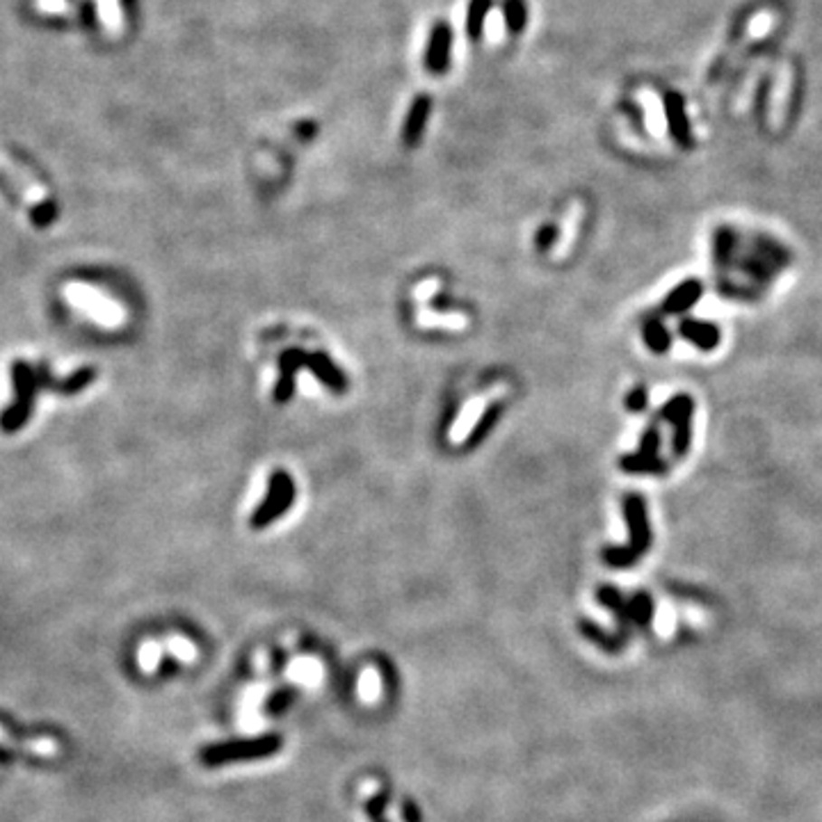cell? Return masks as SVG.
<instances>
[{"instance_id":"2e32d148","label":"cell","mask_w":822,"mask_h":822,"mask_svg":"<svg viewBox=\"0 0 822 822\" xmlns=\"http://www.w3.org/2000/svg\"><path fill=\"white\" fill-rule=\"evenodd\" d=\"M30 217H33V224L34 226L43 229V226H49L51 222H53L55 217H58V203H55V202H43L42 206H37L33 213H30Z\"/></svg>"},{"instance_id":"ba28073f","label":"cell","mask_w":822,"mask_h":822,"mask_svg":"<svg viewBox=\"0 0 822 822\" xmlns=\"http://www.w3.org/2000/svg\"><path fill=\"white\" fill-rule=\"evenodd\" d=\"M307 368H311L313 375L323 382L325 386L336 391V393H343V391H345V380H343V375L338 373V368L332 364L329 356L320 354V352H313V354L307 356Z\"/></svg>"},{"instance_id":"9c48e42d","label":"cell","mask_w":822,"mask_h":822,"mask_svg":"<svg viewBox=\"0 0 822 822\" xmlns=\"http://www.w3.org/2000/svg\"><path fill=\"white\" fill-rule=\"evenodd\" d=\"M789 91H790V69L781 67L772 85V99H770V112H772V124H781L786 112V103H789Z\"/></svg>"},{"instance_id":"6da1fadb","label":"cell","mask_w":822,"mask_h":822,"mask_svg":"<svg viewBox=\"0 0 822 822\" xmlns=\"http://www.w3.org/2000/svg\"><path fill=\"white\" fill-rule=\"evenodd\" d=\"M94 380H97V371L91 365H85V368L76 371L73 375H69L67 380H55L49 373V365L46 364L33 365L24 359L14 361L12 364L14 398H12L10 407L0 414V430L7 434L24 430L28 425L30 416H33L34 402H37V395L42 391H53V393L60 395H76L80 391H85Z\"/></svg>"},{"instance_id":"7a4b0ae2","label":"cell","mask_w":822,"mask_h":822,"mask_svg":"<svg viewBox=\"0 0 822 822\" xmlns=\"http://www.w3.org/2000/svg\"><path fill=\"white\" fill-rule=\"evenodd\" d=\"M284 741L279 736H263L256 741H238V742H224V745H213L199 754V761L208 768L215 765L233 763V761H251V759H265L272 756L281 750Z\"/></svg>"},{"instance_id":"9a60e30c","label":"cell","mask_w":822,"mask_h":822,"mask_svg":"<svg viewBox=\"0 0 822 822\" xmlns=\"http://www.w3.org/2000/svg\"><path fill=\"white\" fill-rule=\"evenodd\" d=\"M525 16H528V10H525L524 0H507L505 3V21L512 30H521L525 25Z\"/></svg>"},{"instance_id":"ac0fdd59","label":"cell","mask_w":822,"mask_h":822,"mask_svg":"<svg viewBox=\"0 0 822 822\" xmlns=\"http://www.w3.org/2000/svg\"><path fill=\"white\" fill-rule=\"evenodd\" d=\"M419 323L420 325H450L452 329H462L464 325H467V317H462V316H419Z\"/></svg>"},{"instance_id":"30bf717a","label":"cell","mask_w":822,"mask_h":822,"mask_svg":"<svg viewBox=\"0 0 822 822\" xmlns=\"http://www.w3.org/2000/svg\"><path fill=\"white\" fill-rule=\"evenodd\" d=\"M482 407H485V400H471V402H468V407L464 409V414L459 416V420H457L455 428H452V432H450L452 441L455 443L464 441V437L468 434V430H471L473 425L480 423Z\"/></svg>"},{"instance_id":"44dd1931","label":"cell","mask_w":822,"mask_h":822,"mask_svg":"<svg viewBox=\"0 0 822 822\" xmlns=\"http://www.w3.org/2000/svg\"><path fill=\"white\" fill-rule=\"evenodd\" d=\"M284 658H286V656L281 654V651L272 654V667H281V665H284Z\"/></svg>"},{"instance_id":"5bb4252c","label":"cell","mask_w":822,"mask_h":822,"mask_svg":"<svg viewBox=\"0 0 822 822\" xmlns=\"http://www.w3.org/2000/svg\"><path fill=\"white\" fill-rule=\"evenodd\" d=\"M489 7L491 0H471V7H468V33L471 34L480 33Z\"/></svg>"},{"instance_id":"52a82bcc","label":"cell","mask_w":822,"mask_h":822,"mask_svg":"<svg viewBox=\"0 0 822 822\" xmlns=\"http://www.w3.org/2000/svg\"><path fill=\"white\" fill-rule=\"evenodd\" d=\"M430 108H432V103H430L428 97H419L414 101V106L409 108L407 119H404V128H402V140L407 146H414L416 142L423 137L425 124H428V117H430Z\"/></svg>"},{"instance_id":"7c38bea8","label":"cell","mask_w":822,"mask_h":822,"mask_svg":"<svg viewBox=\"0 0 822 822\" xmlns=\"http://www.w3.org/2000/svg\"><path fill=\"white\" fill-rule=\"evenodd\" d=\"M382 693V678L375 669H368V672L361 674L359 678V694L361 699L365 702H375Z\"/></svg>"},{"instance_id":"8992f818","label":"cell","mask_w":822,"mask_h":822,"mask_svg":"<svg viewBox=\"0 0 822 822\" xmlns=\"http://www.w3.org/2000/svg\"><path fill=\"white\" fill-rule=\"evenodd\" d=\"M450 46H452L450 28H448V25H437L428 42V55H425L428 69L441 73L443 69L448 67V62H450Z\"/></svg>"},{"instance_id":"4fadbf2b","label":"cell","mask_w":822,"mask_h":822,"mask_svg":"<svg viewBox=\"0 0 822 822\" xmlns=\"http://www.w3.org/2000/svg\"><path fill=\"white\" fill-rule=\"evenodd\" d=\"M642 101H645V106L649 108V112H647V121H649L651 130H654V133H663L665 119H663V108H660L658 99H656L654 94H649V90H645L642 91Z\"/></svg>"},{"instance_id":"d6986e66","label":"cell","mask_w":822,"mask_h":822,"mask_svg":"<svg viewBox=\"0 0 822 822\" xmlns=\"http://www.w3.org/2000/svg\"><path fill=\"white\" fill-rule=\"evenodd\" d=\"M386 802H389V795L386 793L377 795V798L368 799V804H365V811H368V816H371L375 822H386L384 816H382L386 808Z\"/></svg>"},{"instance_id":"8fae6325","label":"cell","mask_w":822,"mask_h":822,"mask_svg":"<svg viewBox=\"0 0 822 822\" xmlns=\"http://www.w3.org/2000/svg\"><path fill=\"white\" fill-rule=\"evenodd\" d=\"M290 674H293L295 681L304 683V685H317L320 683V665L311 658L295 660Z\"/></svg>"},{"instance_id":"5b68a950","label":"cell","mask_w":822,"mask_h":822,"mask_svg":"<svg viewBox=\"0 0 822 822\" xmlns=\"http://www.w3.org/2000/svg\"><path fill=\"white\" fill-rule=\"evenodd\" d=\"M307 356L308 354H304L302 350H288L281 354V361H279L281 377H279V384H277V389H274V400H277V402H286V400L293 395L295 375H298V371L302 368V365H307Z\"/></svg>"},{"instance_id":"ffe728a7","label":"cell","mask_w":822,"mask_h":822,"mask_svg":"<svg viewBox=\"0 0 822 822\" xmlns=\"http://www.w3.org/2000/svg\"><path fill=\"white\" fill-rule=\"evenodd\" d=\"M402 816H404V822H420V820H423V816H420V811L416 808L414 802H404L402 804Z\"/></svg>"},{"instance_id":"e0dca14e","label":"cell","mask_w":822,"mask_h":822,"mask_svg":"<svg viewBox=\"0 0 822 822\" xmlns=\"http://www.w3.org/2000/svg\"><path fill=\"white\" fill-rule=\"evenodd\" d=\"M293 702H295L293 690H279V693L274 694V697H269L268 711L272 713V715H279V713H284Z\"/></svg>"},{"instance_id":"277c9868","label":"cell","mask_w":822,"mask_h":822,"mask_svg":"<svg viewBox=\"0 0 822 822\" xmlns=\"http://www.w3.org/2000/svg\"><path fill=\"white\" fill-rule=\"evenodd\" d=\"M626 516H628L630 530H633V546H630L628 551H619V548H612V551H608L606 560L612 564V567H626L630 560L638 558V553L645 551L647 519H645V505H642V500H638V498L626 500Z\"/></svg>"},{"instance_id":"3957f363","label":"cell","mask_w":822,"mask_h":822,"mask_svg":"<svg viewBox=\"0 0 822 822\" xmlns=\"http://www.w3.org/2000/svg\"><path fill=\"white\" fill-rule=\"evenodd\" d=\"M295 500V482L286 471H277L269 477L268 498L260 503L259 510L251 516V528H265L268 524L279 519Z\"/></svg>"}]
</instances>
